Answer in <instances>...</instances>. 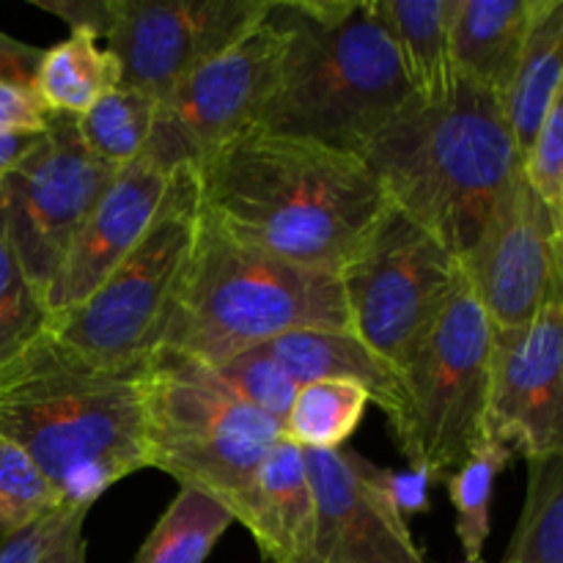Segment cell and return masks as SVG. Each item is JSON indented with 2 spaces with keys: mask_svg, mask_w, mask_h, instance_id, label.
Here are the masks:
<instances>
[{
  "mask_svg": "<svg viewBox=\"0 0 563 563\" xmlns=\"http://www.w3.org/2000/svg\"><path fill=\"white\" fill-rule=\"evenodd\" d=\"M196 187L201 214L231 240L339 278L388 203L361 154L262 126L196 170Z\"/></svg>",
  "mask_w": 563,
  "mask_h": 563,
  "instance_id": "1",
  "label": "cell"
},
{
  "mask_svg": "<svg viewBox=\"0 0 563 563\" xmlns=\"http://www.w3.org/2000/svg\"><path fill=\"white\" fill-rule=\"evenodd\" d=\"M460 278V258L388 201L372 234L341 273L352 333L399 368Z\"/></svg>",
  "mask_w": 563,
  "mask_h": 563,
  "instance_id": "10",
  "label": "cell"
},
{
  "mask_svg": "<svg viewBox=\"0 0 563 563\" xmlns=\"http://www.w3.org/2000/svg\"><path fill=\"white\" fill-rule=\"evenodd\" d=\"M146 467L234 509L273 445L278 421L242 401L212 366L159 350L137 374Z\"/></svg>",
  "mask_w": 563,
  "mask_h": 563,
  "instance_id": "6",
  "label": "cell"
},
{
  "mask_svg": "<svg viewBox=\"0 0 563 563\" xmlns=\"http://www.w3.org/2000/svg\"><path fill=\"white\" fill-rule=\"evenodd\" d=\"M258 350L267 352L297 388L319 379H350L368 390L374 405L388 416V423L401 416L405 385L399 368L352 330H297L267 341Z\"/></svg>",
  "mask_w": 563,
  "mask_h": 563,
  "instance_id": "18",
  "label": "cell"
},
{
  "mask_svg": "<svg viewBox=\"0 0 563 563\" xmlns=\"http://www.w3.org/2000/svg\"><path fill=\"white\" fill-rule=\"evenodd\" d=\"M539 0H460L451 31L456 71L506 102Z\"/></svg>",
  "mask_w": 563,
  "mask_h": 563,
  "instance_id": "19",
  "label": "cell"
},
{
  "mask_svg": "<svg viewBox=\"0 0 563 563\" xmlns=\"http://www.w3.org/2000/svg\"><path fill=\"white\" fill-rule=\"evenodd\" d=\"M42 135V132H38ZM38 135H0V185H3L5 176L16 168L22 157L27 154V148L36 143Z\"/></svg>",
  "mask_w": 563,
  "mask_h": 563,
  "instance_id": "38",
  "label": "cell"
},
{
  "mask_svg": "<svg viewBox=\"0 0 563 563\" xmlns=\"http://www.w3.org/2000/svg\"><path fill=\"white\" fill-rule=\"evenodd\" d=\"M88 511H77L64 528L49 553L44 555L42 563H86V537H82V526H86Z\"/></svg>",
  "mask_w": 563,
  "mask_h": 563,
  "instance_id": "37",
  "label": "cell"
},
{
  "mask_svg": "<svg viewBox=\"0 0 563 563\" xmlns=\"http://www.w3.org/2000/svg\"><path fill=\"white\" fill-rule=\"evenodd\" d=\"M60 506H66L64 498L33 465L31 456L11 440L0 438V537L31 526Z\"/></svg>",
  "mask_w": 563,
  "mask_h": 563,
  "instance_id": "29",
  "label": "cell"
},
{
  "mask_svg": "<svg viewBox=\"0 0 563 563\" xmlns=\"http://www.w3.org/2000/svg\"><path fill=\"white\" fill-rule=\"evenodd\" d=\"M47 119V110L31 88L0 82V135H38Z\"/></svg>",
  "mask_w": 563,
  "mask_h": 563,
  "instance_id": "34",
  "label": "cell"
},
{
  "mask_svg": "<svg viewBox=\"0 0 563 563\" xmlns=\"http://www.w3.org/2000/svg\"><path fill=\"white\" fill-rule=\"evenodd\" d=\"M47 319L44 300L31 286L11 245L0 198V363L44 333Z\"/></svg>",
  "mask_w": 563,
  "mask_h": 563,
  "instance_id": "28",
  "label": "cell"
},
{
  "mask_svg": "<svg viewBox=\"0 0 563 563\" xmlns=\"http://www.w3.org/2000/svg\"><path fill=\"white\" fill-rule=\"evenodd\" d=\"M344 454L350 467L355 471V476L361 478L379 500H385V504H388L405 522H410L412 517L432 511V487H438V482H434L429 471H423V467L390 471V467H379L374 465V462L363 460V456L352 449H344Z\"/></svg>",
  "mask_w": 563,
  "mask_h": 563,
  "instance_id": "31",
  "label": "cell"
},
{
  "mask_svg": "<svg viewBox=\"0 0 563 563\" xmlns=\"http://www.w3.org/2000/svg\"><path fill=\"white\" fill-rule=\"evenodd\" d=\"M456 5L460 0H379L405 80L421 104H443L460 80L451 47Z\"/></svg>",
  "mask_w": 563,
  "mask_h": 563,
  "instance_id": "20",
  "label": "cell"
},
{
  "mask_svg": "<svg viewBox=\"0 0 563 563\" xmlns=\"http://www.w3.org/2000/svg\"><path fill=\"white\" fill-rule=\"evenodd\" d=\"M115 174L88 152L75 115H49L0 185L11 245L42 300Z\"/></svg>",
  "mask_w": 563,
  "mask_h": 563,
  "instance_id": "11",
  "label": "cell"
},
{
  "mask_svg": "<svg viewBox=\"0 0 563 563\" xmlns=\"http://www.w3.org/2000/svg\"><path fill=\"white\" fill-rule=\"evenodd\" d=\"M302 462L317 509L313 563H427L410 522L355 476L344 449H302Z\"/></svg>",
  "mask_w": 563,
  "mask_h": 563,
  "instance_id": "16",
  "label": "cell"
},
{
  "mask_svg": "<svg viewBox=\"0 0 563 563\" xmlns=\"http://www.w3.org/2000/svg\"><path fill=\"white\" fill-rule=\"evenodd\" d=\"M493 324L462 269L460 284L399 363L405 405L390 423L412 467L445 482L484 438Z\"/></svg>",
  "mask_w": 563,
  "mask_h": 563,
  "instance_id": "8",
  "label": "cell"
},
{
  "mask_svg": "<svg viewBox=\"0 0 563 563\" xmlns=\"http://www.w3.org/2000/svg\"><path fill=\"white\" fill-rule=\"evenodd\" d=\"M269 0H110L104 42L121 86L163 99L207 60L240 42Z\"/></svg>",
  "mask_w": 563,
  "mask_h": 563,
  "instance_id": "12",
  "label": "cell"
},
{
  "mask_svg": "<svg viewBox=\"0 0 563 563\" xmlns=\"http://www.w3.org/2000/svg\"><path fill=\"white\" fill-rule=\"evenodd\" d=\"M38 9L69 22L71 31H88L102 42L110 22V0H36Z\"/></svg>",
  "mask_w": 563,
  "mask_h": 563,
  "instance_id": "35",
  "label": "cell"
},
{
  "mask_svg": "<svg viewBox=\"0 0 563 563\" xmlns=\"http://www.w3.org/2000/svg\"><path fill=\"white\" fill-rule=\"evenodd\" d=\"M231 517L251 531L267 563H313V509L302 449L280 438Z\"/></svg>",
  "mask_w": 563,
  "mask_h": 563,
  "instance_id": "17",
  "label": "cell"
},
{
  "mask_svg": "<svg viewBox=\"0 0 563 563\" xmlns=\"http://www.w3.org/2000/svg\"><path fill=\"white\" fill-rule=\"evenodd\" d=\"M297 330H352L339 275L242 245L198 209L192 256L163 350L214 368Z\"/></svg>",
  "mask_w": 563,
  "mask_h": 563,
  "instance_id": "5",
  "label": "cell"
},
{
  "mask_svg": "<svg viewBox=\"0 0 563 563\" xmlns=\"http://www.w3.org/2000/svg\"><path fill=\"white\" fill-rule=\"evenodd\" d=\"M289 27L256 126L361 154L412 99L379 0H280Z\"/></svg>",
  "mask_w": 563,
  "mask_h": 563,
  "instance_id": "4",
  "label": "cell"
},
{
  "mask_svg": "<svg viewBox=\"0 0 563 563\" xmlns=\"http://www.w3.org/2000/svg\"><path fill=\"white\" fill-rule=\"evenodd\" d=\"M563 80V0H539L531 33L522 47L515 82L506 97L517 152L526 163L542 115Z\"/></svg>",
  "mask_w": 563,
  "mask_h": 563,
  "instance_id": "22",
  "label": "cell"
},
{
  "mask_svg": "<svg viewBox=\"0 0 563 563\" xmlns=\"http://www.w3.org/2000/svg\"><path fill=\"white\" fill-rule=\"evenodd\" d=\"M44 49L11 38L0 31V82H14V86H33L38 64H42Z\"/></svg>",
  "mask_w": 563,
  "mask_h": 563,
  "instance_id": "36",
  "label": "cell"
},
{
  "mask_svg": "<svg viewBox=\"0 0 563 563\" xmlns=\"http://www.w3.org/2000/svg\"><path fill=\"white\" fill-rule=\"evenodd\" d=\"M528 185L555 209H563V80L555 88L548 110L542 115L533 146L522 163Z\"/></svg>",
  "mask_w": 563,
  "mask_h": 563,
  "instance_id": "32",
  "label": "cell"
},
{
  "mask_svg": "<svg viewBox=\"0 0 563 563\" xmlns=\"http://www.w3.org/2000/svg\"><path fill=\"white\" fill-rule=\"evenodd\" d=\"M515 451L498 440L482 438L467 460L445 478L451 506L456 511V539L465 553V563H484V544L489 539V506H493L495 482Z\"/></svg>",
  "mask_w": 563,
  "mask_h": 563,
  "instance_id": "27",
  "label": "cell"
},
{
  "mask_svg": "<svg viewBox=\"0 0 563 563\" xmlns=\"http://www.w3.org/2000/svg\"><path fill=\"white\" fill-rule=\"evenodd\" d=\"M121 86L119 60L88 31H71L64 42L44 49L31 91L47 115H75L93 108Z\"/></svg>",
  "mask_w": 563,
  "mask_h": 563,
  "instance_id": "21",
  "label": "cell"
},
{
  "mask_svg": "<svg viewBox=\"0 0 563 563\" xmlns=\"http://www.w3.org/2000/svg\"><path fill=\"white\" fill-rule=\"evenodd\" d=\"M493 333L522 330L561 280L559 212L517 176L476 247L462 258Z\"/></svg>",
  "mask_w": 563,
  "mask_h": 563,
  "instance_id": "13",
  "label": "cell"
},
{
  "mask_svg": "<svg viewBox=\"0 0 563 563\" xmlns=\"http://www.w3.org/2000/svg\"><path fill=\"white\" fill-rule=\"evenodd\" d=\"M231 522L234 517L218 498L196 487H179L132 563H203Z\"/></svg>",
  "mask_w": 563,
  "mask_h": 563,
  "instance_id": "23",
  "label": "cell"
},
{
  "mask_svg": "<svg viewBox=\"0 0 563 563\" xmlns=\"http://www.w3.org/2000/svg\"><path fill=\"white\" fill-rule=\"evenodd\" d=\"M77 511L88 509L60 506V509L33 520L31 526L9 533V537H0V563H42L44 555H47L49 548L55 544V539L64 533V528L69 526V520Z\"/></svg>",
  "mask_w": 563,
  "mask_h": 563,
  "instance_id": "33",
  "label": "cell"
},
{
  "mask_svg": "<svg viewBox=\"0 0 563 563\" xmlns=\"http://www.w3.org/2000/svg\"><path fill=\"white\" fill-rule=\"evenodd\" d=\"M174 179L176 174L159 168L146 154L113 176L44 297L49 319L80 306L124 262L163 209Z\"/></svg>",
  "mask_w": 563,
  "mask_h": 563,
  "instance_id": "15",
  "label": "cell"
},
{
  "mask_svg": "<svg viewBox=\"0 0 563 563\" xmlns=\"http://www.w3.org/2000/svg\"><path fill=\"white\" fill-rule=\"evenodd\" d=\"M361 157L388 201L432 231L460 262L522 174L506 102L462 75L443 104L410 99L361 148Z\"/></svg>",
  "mask_w": 563,
  "mask_h": 563,
  "instance_id": "3",
  "label": "cell"
},
{
  "mask_svg": "<svg viewBox=\"0 0 563 563\" xmlns=\"http://www.w3.org/2000/svg\"><path fill=\"white\" fill-rule=\"evenodd\" d=\"M157 108L159 99L152 93L119 86L77 119V130L99 163L121 170L146 148L157 121Z\"/></svg>",
  "mask_w": 563,
  "mask_h": 563,
  "instance_id": "25",
  "label": "cell"
},
{
  "mask_svg": "<svg viewBox=\"0 0 563 563\" xmlns=\"http://www.w3.org/2000/svg\"><path fill=\"white\" fill-rule=\"evenodd\" d=\"M286 47L289 27L269 0L267 14L240 42L159 99L143 154L168 174L201 170L220 148L258 124L278 82Z\"/></svg>",
  "mask_w": 563,
  "mask_h": 563,
  "instance_id": "9",
  "label": "cell"
},
{
  "mask_svg": "<svg viewBox=\"0 0 563 563\" xmlns=\"http://www.w3.org/2000/svg\"><path fill=\"white\" fill-rule=\"evenodd\" d=\"M504 563H563V449L528 460V493Z\"/></svg>",
  "mask_w": 563,
  "mask_h": 563,
  "instance_id": "26",
  "label": "cell"
},
{
  "mask_svg": "<svg viewBox=\"0 0 563 563\" xmlns=\"http://www.w3.org/2000/svg\"><path fill=\"white\" fill-rule=\"evenodd\" d=\"M559 245H561V275H563V209L559 212Z\"/></svg>",
  "mask_w": 563,
  "mask_h": 563,
  "instance_id": "39",
  "label": "cell"
},
{
  "mask_svg": "<svg viewBox=\"0 0 563 563\" xmlns=\"http://www.w3.org/2000/svg\"><path fill=\"white\" fill-rule=\"evenodd\" d=\"M0 438L31 456L66 506L91 509L146 467L137 374L93 366L44 328L0 363Z\"/></svg>",
  "mask_w": 563,
  "mask_h": 563,
  "instance_id": "2",
  "label": "cell"
},
{
  "mask_svg": "<svg viewBox=\"0 0 563 563\" xmlns=\"http://www.w3.org/2000/svg\"><path fill=\"white\" fill-rule=\"evenodd\" d=\"M484 438L526 460L563 449V275L526 328L493 333Z\"/></svg>",
  "mask_w": 563,
  "mask_h": 563,
  "instance_id": "14",
  "label": "cell"
},
{
  "mask_svg": "<svg viewBox=\"0 0 563 563\" xmlns=\"http://www.w3.org/2000/svg\"><path fill=\"white\" fill-rule=\"evenodd\" d=\"M368 401V390L350 379H319L302 385L284 421V438L300 449H344L346 440L361 427Z\"/></svg>",
  "mask_w": 563,
  "mask_h": 563,
  "instance_id": "24",
  "label": "cell"
},
{
  "mask_svg": "<svg viewBox=\"0 0 563 563\" xmlns=\"http://www.w3.org/2000/svg\"><path fill=\"white\" fill-rule=\"evenodd\" d=\"M198 229V187L179 170L154 223L91 297L47 322V333L108 372L141 374L163 350Z\"/></svg>",
  "mask_w": 563,
  "mask_h": 563,
  "instance_id": "7",
  "label": "cell"
},
{
  "mask_svg": "<svg viewBox=\"0 0 563 563\" xmlns=\"http://www.w3.org/2000/svg\"><path fill=\"white\" fill-rule=\"evenodd\" d=\"M214 372H218V377L223 379L242 401L256 407L258 412L269 416L273 421H278L280 429H284L286 416H289L291 410V401H295L297 390L300 388L286 377L284 368H280L267 352L253 346V350L242 352V355L214 366Z\"/></svg>",
  "mask_w": 563,
  "mask_h": 563,
  "instance_id": "30",
  "label": "cell"
}]
</instances>
